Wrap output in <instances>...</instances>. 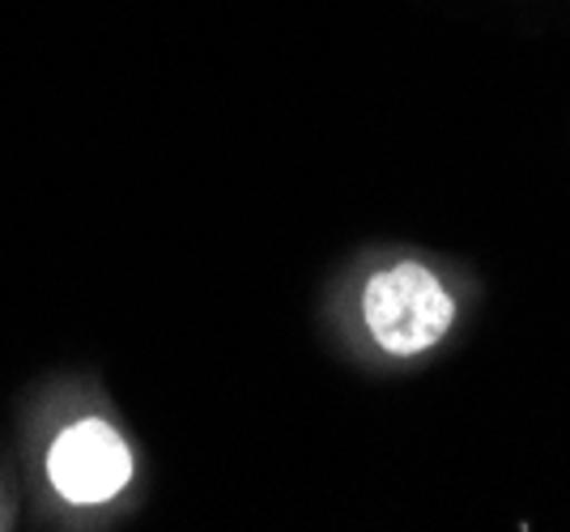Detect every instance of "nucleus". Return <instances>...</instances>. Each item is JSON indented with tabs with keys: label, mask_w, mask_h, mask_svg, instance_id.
I'll use <instances>...</instances> for the list:
<instances>
[{
	"label": "nucleus",
	"mask_w": 570,
	"mask_h": 532,
	"mask_svg": "<svg viewBox=\"0 0 570 532\" xmlns=\"http://www.w3.org/2000/svg\"><path fill=\"white\" fill-rule=\"evenodd\" d=\"M39 485L51 520L107 515L137 485V447L107 410H72L39 447Z\"/></svg>",
	"instance_id": "obj_1"
},
{
	"label": "nucleus",
	"mask_w": 570,
	"mask_h": 532,
	"mask_svg": "<svg viewBox=\"0 0 570 532\" xmlns=\"http://www.w3.org/2000/svg\"><path fill=\"white\" fill-rule=\"evenodd\" d=\"M354 319L362 341L383 358H422L439 349L460 319L455 294L430 265L401 256L375 265L354 294Z\"/></svg>",
	"instance_id": "obj_2"
},
{
	"label": "nucleus",
	"mask_w": 570,
	"mask_h": 532,
	"mask_svg": "<svg viewBox=\"0 0 570 532\" xmlns=\"http://www.w3.org/2000/svg\"><path fill=\"white\" fill-rule=\"evenodd\" d=\"M9 511H13V508H9V499L0 494V529H4V520H9Z\"/></svg>",
	"instance_id": "obj_3"
}]
</instances>
